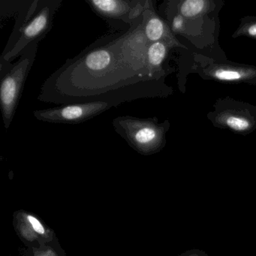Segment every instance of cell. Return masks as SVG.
<instances>
[{"instance_id":"5","label":"cell","mask_w":256,"mask_h":256,"mask_svg":"<svg viewBox=\"0 0 256 256\" xmlns=\"http://www.w3.org/2000/svg\"><path fill=\"white\" fill-rule=\"evenodd\" d=\"M108 103H73L34 112L36 119L52 124H78L86 122L112 108Z\"/></svg>"},{"instance_id":"12","label":"cell","mask_w":256,"mask_h":256,"mask_svg":"<svg viewBox=\"0 0 256 256\" xmlns=\"http://www.w3.org/2000/svg\"><path fill=\"white\" fill-rule=\"evenodd\" d=\"M28 220H29L30 222L31 223L36 232H38V234H41L44 233V229L42 224L40 223V222L37 218L32 216H28Z\"/></svg>"},{"instance_id":"4","label":"cell","mask_w":256,"mask_h":256,"mask_svg":"<svg viewBox=\"0 0 256 256\" xmlns=\"http://www.w3.org/2000/svg\"><path fill=\"white\" fill-rule=\"evenodd\" d=\"M113 126L132 148L143 154L155 150L162 142V128L152 120L120 116L114 119Z\"/></svg>"},{"instance_id":"2","label":"cell","mask_w":256,"mask_h":256,"mask_svg":"<svg viewBox=\"0 0 256 256\" xmlns=\"http://www.w3.org/2000/svg\"><path fill=\"white\" fill-rule=\"evenodd\" d=\"M38 42L26 47L14 64L1 62L0 104L5 128L8 130L14 119L24 84L36 56Z\"/></svg>"},{"instance_id":"14","label":"cell","mask_w":256,"mask_h":256,"mask_svg":"<svg viewBox=\"0 0 256 256\" xmlns=\"http://www.w3.org/2000/svg\"><path fill=\"white\" fill-rule=\"evenodd\" d=\"M248 34L252 36H256V24L252 25L248 28Z\"/></svg>"},{"instance_id":"10","label":"cell","mask_w":256,"mask_h":256,"mask_svg":"<svg viewBox=\"0 0 256 256\" xmlns=\"http://www.w3.org/2000/svg\"><path fill=\"white\" fill-rule=\"evenodd\" d=\"M226 122L229 128L235 131H245L250 126V124L247 120L238 116H229L226 119Z\"/></svg>"},{"instance_id":"6","label":"cell","mask_w":256,"mask_h":256,"mask_svg":"<svg viewBox=\"0 0 256 256\" xmlns=\"http://www.w3.org/2000/svg\"><path fill=\"white\" fill-rule=\"evenodd\" d=\"M96 14L104 19L121 20L133 26L143 16L146 1L142 0H86Z\"/></svg>"},{"instance_id":"7","label":"cell","mask_w":256,"mask_h":256,"mask_svg":"<svg viewBox=\"0 0 256 256\" xmlns=\"http://www.w3.org/2000/svg\"><path fill=\"white\" fill-rule=\"evenodd\" d=\"M142 18L144 34L148 42L150 44L162 41L166 36L167 30L164 22L154 14L149 1H146Z\"/></svg>"},{"instance_id":"11","label":"cell","mask_w":256,"mask_h":256,"mask_svg":"<svg viewBox=\"0 0 256 256\" xmlns=\"http://www.w3.org/2000/svg\"><path fill=\"white\" fill-rule=\"evenodd\" d=\"M214 76L218 80H236L242 78V74L236 71L232 70H218L216 72Z\"/></svg>"},{"instance_id":"8","label":"cell","mask_w":256,"mask_h":256,"mask_svg":"<svg viewBox=\"0 0 256 256\" xmlns=\"http://www.w3.org/2000/svg\"><path fill=\"white\" fill-rule=\"evenodd\" d=\"M167 54V46L162 41L150 43L146 52L148 68L152 74L161 66Z\"/></svg>"},{"instance_id":"3","label":"cell","mask_w":256,"mask_h":256,"mask_svg":"<svg viewBox=\"0 0 256 256\" xmlns=\"http://www.w3.org/2000/svg\"><path fill=\"white\" fill-rule=\"evenodd\" d=\"M62 0L40 1L34 17L18 32V36L13 46L1 56V62L12 64L32 42H40L50 32L56 12L60 8Z\"/></svg>"},{"instance_id":"9","label":"cell","mask_w":256,"mask_h":256,"mask_svg":"<svg viewBox=\"0 0 256 256\" xmlns=\"http://www.w3.org/2000/svg\"><path fill=\"white\" fill-rule=\"evenodd\" d=\"M203 0H187L182 2L180 7V13L184 17L193 18L197 16L204 8Z\"/></svg>"},{"instance_id":"1","label":"cell","mask_w":256,"mask_h":256,"mask_svg":"<svg viewBox=\"0 0 256 256\" xmlns=\"http://www.w3.org/2000/svg\"><path fill=\"white\" fill-rule=\"evenodd\" d=\"M149 43L142 17L122 34L106 36L68 60L42 85L38 100L56 104L121 103L144 97Z\"/></svg>"},{"instance_id":"13","label":"cell","mask_w":256,"mask_h":256,"mask_svg":"<svg viewBox=\"0 0 256 256\" xmlns=\"http://www.w3.org/2000/svg\"><path fill=\"white\" fill-rule=\"evenodd\" d=\"M182 25H184V20L180 16H175L174 18L173 22H172V28L174 32L180 30L182 29Z\"/></svg>"}]
</instances>
